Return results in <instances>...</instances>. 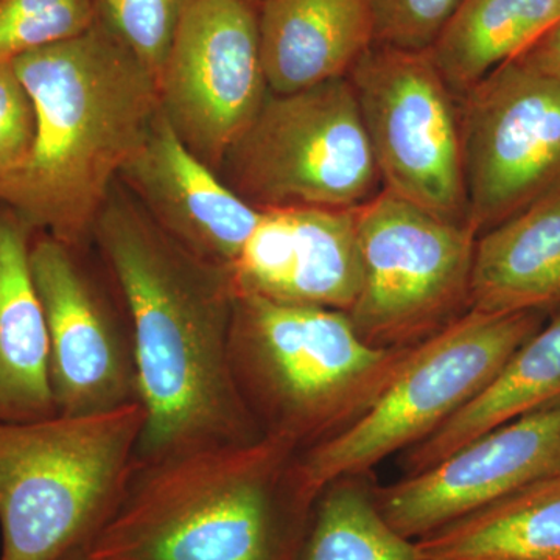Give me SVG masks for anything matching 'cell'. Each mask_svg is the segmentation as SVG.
Here are the masks:
<instances>
[{
	"label": "cell",
	"mask_w": 560,
	"mask_h": 560,
	"mask_svg": "<svg viewBox=\"0 0 560 560\" xmlns=\"http://www.w3.org/2000/svg\"><path fill=\"white\" fill-rule=\"evenodd\" d=\"M92 241L130 319L145 411L136 464L260 438L232 375L230 268L168 237L119 180Z\"/></svg>",
	"instance_id": "1"
},
{
	"label": "cell",
	"mask_w": 560,
	"mask_h": 560,
	"mask_svg": "<svg viewBox=\"0 0 560 560\" xmlns=\"http://www.w3.org/2000/svg\"><path fill=\"white\" fill-rule=\"evenodd\" d=\"M13 62L35 103L36 139L24 167L0 179V205L81 249L160 114L156 77L97 22Z\"/></svg>",
	"instance_id": "2"
},
{
	"label": "cell",
	"mask_w": 560,
	"mask_h": 560,
	"mask_svg": "<svg viewBox=\"0 0 560 560\" xmlns=\"http://www.w3.org/2000/svg\"><path fill=\"white\" fill-rule=\"evenodd\" d=\"M298 451L261 434L136 464L88 545L92 560H294L312 511L291 488Z\"/></svg>",
	"instance_id": "3"
},
{
	"label": "cell",
	"mask_w": 560,
	"mask_h": 560,
	"mask_svg": "<svg viewBox=\"0 0 560 560\" xmlns=\"http://www.w3.org/2000/svg\"><path fill=\"white\" fill-rule=\"evenodd\" d=\"M231 368L261 434L298 452L363 415L415 348L382 349L345 312L235 293Z\"/></svg>",
	"instance_id": "4"
},
{
	"label": "cell",
	"mask_w": 560,
	"mask_h": 560,
	"mask_svg": "<svg viewBox=\"0 0 560 560\" xmlns=\"http://www.w3.org/2000/svg\"><path fill=\"white\" fill-rule=\"evenodd\" d=\"M142 405L0 422V560L86 548L117 510L138 459Z\"/></svg>",
	"instance_id": "5"
},
{
	"label": "cell",
	"mask_w": 560,
	"mask_h": 560,
	"mask_svg": "<svg viewBox=\"0 0 560 560\" xmlns=\"http://www.w3.org/2000/svg\"><path fill=\"white\" fill-rule=\"evenodd\" d=\"M545 316L469 311L416 345L363 415L291 459V488L302 506L312 511L331 482L361 477L440 429L544 327Z\"/></svg>",
	"instance_id": "6"
},
{
	"label": "cell",
	"mask_w": 560,
	"mask_h": 560,
	"mask_svg": "<svg viewBox=\"0 0 560 560\" xmlns=\"http://www.w3.org/2000/svg\"><path fill=\"white\" fill-rule=\"evenodd\" d=\"M219 173L257 209H355L383 189L349 79L270 92Z\"/></svg>",
	"instance_id": "7"
},
{
	"label": "cell",
	"mask_w": 560,
	"mask_h": 560,
	"mask_svg": "<svg viewBox=\"0 0 560 560\" xmlns=\"http://www.w3.org/2000/svg\"><path fill=\"white\" fill-rule=\"evenodd\" d=\"M363 280L346 313L368 345L412 348L470 311L478 235L382 189L357 208Z\"/></svg>",
	"instance_id": "8"
},
{
	"label": "cell",
	"mask_w": 560,
	"mask_h": 560,
	"mask_svg": "<svg viewBox=\"0 0 560 560\" xmlns=\"http://www.w3.org/2000/svg\"><path fill=\"white\" fill-rule=\"evenodd\" d=\"M348 79L383 189L470 226L459 97L430 51L374 44Z\"/></svg>",
	"instance_id": "9"
},
{
	"label": "cell",
	"mask_w": 560,
	"mask_h": 560,
	"mask_svg": "<svg viewBox=\"0 0 560 560\" xmlns=\"http://www.w3.org/2000/svg\"><path fill=\"white\" fill-rule=\"evenodd\" d=\"M459 113L475 234L559 197V80L504 62L460 95Z\"/></svg>",
	"instance_id": "10"
},
{
	"label": "cell",
	"mask_w": 560,
	"mask_h": 560,
	"mask_svg": "<svg viewBox=\"0 0 560 560\" xmlns=\"http://www.w3.org/2000/svg\"><path fill=\"white\" fill-rule=\"evenodd\" d=\"M161 113L187 147L219 172L270 95L257 7L194 0L160 79Z\"/></svg>",
	"instance_id": "11"
},
{
	"label": "cell",
	"mask_w": 560,
	"mask_h": 560,
	"mask_svg": "<svg viewBox=\"0 0 560 560\" xmlns=\"http://www.w3.org/2000/svg\"><path fill=\"white\" fill-rule=\"evenodd\" d=\"M31 267L46 315L57 415H102L139 404L124 302L110 300L79 248L50 235L33 237Z\"/></svg>",
	"instance_id": "12"
},
{
	"label": "cell",
	"mask_w": 560,
	"mask_h": 560,
	"mask_svg": "<svg viewBox=\"0 0 560 560\" xmlns=\"http://www.w3.org/2000/svg\"><path fill=\"white\" fill-rule=\"evenodd\" d=\"M560 477V401L488 431L441 463L372 488L383 517L418 540L533 482Z\"/></svg>",
	"instance_id": "13"
},
{
	"label": "cell",
	"mask_w": 560,
	"mask_h": 560,
	"mask_svg": "<svg viewBox=\"0 0 560 560\" xmlns=\"http://www.w3.org/2000/svg\"><path fill=\"white\" fill-rule=\"evenodd\" d=\"M230 268L235 293L348 313L363 280L355 209H260Z\"/></svg>",
	"instance_id": "14"
},
{
	"label": "cell",
	"mask_w": 560,
	"mask_h": 560,
	"mask_svg": "<svg viewBox=\"0 0 560 560\" xmlns=\"http://www.w3.org/2000/svg\"><path fill=\"white\" fill-rule=\"evenodd\" d=\"M119 180L168 237L208 264L231 268L259 224L261 210L198 160L161 110Z\"/></svg>",
	"instance_id": "15"
},
{
	"label": "cell",
	"mask_w": 560,
	"mask_h": 560,
	"mask_svg": "<svg viewBox=\"0 0 560 560\" xmlns=\"http://www.w3.org/2000/svg\"><path fill=\"white\" fill-rule=\"evenodd\" d=\"M257 22L272 94L348 79L375 44L370 0H264Z\"/></svg>",
	"instance_id": "16"
},
{
	"label": "cell",
	"mask_w": 560,
	"mask_h": 560,
	"mask_svg": "<svg viewBox=\"0 0 560 560\" xmlns=\"http://www.w3.org/2000/svg\"><path fill=\"white\" fill-rule=\"evenodd\" d=\"M35 235L13 210L0 208V422L57 415L46 315L31 267Z\"/></svg>",
	"instance_id": "17"
},
{
	"label": "cell",
	"mask_w": 560,
	"mask_h": 560,
	"mask_svg": "<svg viewBox=\"0 0 560 560\" xmlns=\"http://www.w3.org/2000/svg\"><path fill=\"white\" fill-rule=\"evenodd\" d=\"M470 311L560 312V195L478 235Z\"/></svg>",
	"instance_id": "18"
},
{
	"label": "cell",
	"mask_w": 560,
	"mask_h": 560,
	"mask_svg": "<svg viewBox=\"0 0 560 560\" xmlns=\"http://www.w3.org/2000/svg\"><path fill=\"white\" fill-rule=\"evenodd\" d=\"M560 401V312L506 360L440 429L404 452L405 474L441 463L488 431Z\"/></svg>",
	"instance_id": "19"
},
{
	"label": "cell",
	"mask_w": 560,
	"mask_h": 560,
	"mask_svg": "<svg viewBox=\"0 0 560 560\" xmlns=\"http://www.w3.org/2000/svg\"><path fill=\"white\" fill-rule=\"evenodd\" d=\"M415 541L423 560H560V477L525 486Z\"/></svg>",
	"instance_id": "20"
},
{
	"label": "cell",
	"mask_w": 560,
	"mask_h": 560,
	"mask_svg": "<svg viewBox=\"0 0 560 560\" xmlns=\"http://www.w3.org/2000/svg\"><path fill=\"white\" fill-rule=\"evenodd\" d=\"M559 20L556 0H463L429 51L460 97Z\"/></svg>",
	"instance_id": "21"
},
{
	"label": "cell",
	"mask_w": 560,
	"mask_h": 560,
	"mask_svg": "<svg viewBox=\"0 0 560 560\" xmlns=\"http://www.w3.org/2000/svg\"><path fill=\"white\" fill-rule=\"evenodd\" d=\"M359 478L323 490L294 560H423L416 541L386 522Z\"/></svg>",
	"instance_id": "22"
},
{
	"label": "cell",
	"mask_w": 560,
	"mask_h": 560,
	"mask_svg": "<svg viewBox=\"0 0 560 560\" xmlns=\"http://www.w3.org/2000/svg\"><path fill=\"white\" fill-rule=\"evenodd\" d=\"M95 22L124 44L156 80L194 0H92Z\"/></svg>",
	"instance_id": "23"
},
{
	"label": "cell",
	"mask_w": 560,
	"mask_h": 560,
	"mask_svg": "<svg viewBox=\"0 0 560 560\" xmlns=\"http://www.w3.org/2000/svg\"><path fill=\"white\" fill-rule=\"evenodd\" d=\"M94 24L92 0H0V61L75 38Z\"/></svg>",
	"instance_id": "24"
},
{
	"label": "cell",
	"mask_w": 560,
	"mask_h": 560,
	"mask_svg": "<svg viewBox=\"0 0 560 560\" xmlns=\"http://www.w3.org/2000/svg\"><path fill=\"white\" fill-rule=\"evenodd\" d=\"M463 0H370L375 44L429 50Z\"/></svg>",
	"instance_id": "25"
},
{
	"label": "cell",
	"mask_w": 560,
	"mask_h": 560,
	"mask_svg": "<svg viewBox=\"0 0 560 560\" xmlns=\"http://www.w3.org/2000/svg\"><path fill=\"white\" fill-rule=\"evenodd\" d=\"M36 139V108L13 61H0V179L24 167Z\"/></svg>",
	"instance_id": "26"
},
{
	"label": "cell",
	"mask_w": 560,
	"mask_h": 560,
	"mask_svg": "<svg viewBox=\"0 0 560 560\" xmlns=\"http://www.w3.org/2000/svg\"><path fill=\"white\" fill-rule=\"evenodd\" d=\"M515 61L541 75L560 81V20L548 28Z\"/></svg>",
	"instance_id": "27"
},
{
	"label": "cell",
	"mask_w": 560,
	"mask_h": 560,
	"mask_svg": "<svg viewBox=\"0 0 560 560\" xmlns=\"http://www.w3.org/2000/svg\"><path fill=\"white\" fill-rule=\"evenodd\" d=\"M58 560H92L90 555H88L86 548H77V550H72L68 552V555L62 556L61 559Z\"/></svg>",
	"instance_id": "28"
},
{
	"label": "cell",
	"mask_w": 560,
	"mask_h": 560,
	"mask_svg": "<svg viewBox=\"0 0 560 560\" xmlns=\"http://www.w3.org/2000/svg\"><path fill=\"white\" fill-rule=\"evenodd\" d=\"M248 2L254 3V5L259 7L264 0H248Z\"/></svg>",
	"instance_id": "29"
},
{
	"label": "cell",
	"mask_w": 560,
	"mask_h": 560,
	"mask_svg": "<svg viewBox=\"0 0 560 560\" xmlns=\"http://www.w3.org/2000/svg\"><path fill=\"white\" fill-rule=\"evenodd\" d=\"M556 3H558L559 11H560V0H556Z\"/></svg>",
	"instance_id": "30"
}]
</instances>
